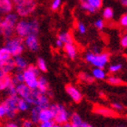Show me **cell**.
I'll use <instances>...</instances> for the list:
<instances>
[{
  "label": "cell",
  "mask_w": 127,
  "mask_h": 127,
  "mask_svg": "<svg viewBox=\"0 0 127 127\" xmlns=\"http://www.w3.org/2000/svg\"><path fill=\"white\" fill-rule=\"evenodd\" d=\"M18 21L17 14L10 13L5 14L4 18L0 21V35H3L5 38H9L15 34V27L16 22Z\"/></svg>",
  "instance_id": "obj_1"
},
{
  "label": "cell",
  "mask_w": 127,
  "mask_h": 127,
  "mask_svg": "<svg viewBox=\"0 0 127 127\" xmlns=\"http://www.w3.org/2000/svg\"><path fill=\"white\" fill-rule=\"evenodd\" d=\"M85 60L88 64L94 67H99V68H104L108 64L110 61V55L106 52H101V53L95 54L92 51L87 52L85 56Z\"/></svg>",
  "instance_id": "obj_2"
},
{
  "label": "cell",
  "mask_w": 127,
  "mask_h": 127,
  "mask_svg": "<svg viewBox=\"0 0 127 127\" xmlns=\"http://www.w3.org/2000/svg\"><path fill=\"white\" fill-rule=\"evenodd\" d=\"M23 76H24V84L28 86L32 90H35L37 87V81L40 75L39 69L36 65L34 64H28L27 68L22 71Z\"/></svg>",
  "instance_id": "obj_3"
},
{
  "label": "cell",
  "mask_w": 127,
  "mask_h": 127,
  "mask_svg": "<svg viewBox=\"0 0 127 127\" xmlns=\"http://www.w3.org/2000/svg\"><path fill=\"white\" fill-rule=\"evenodd\" d=\"M49 107L53 112L54 123L63 125V124L69 122L71 114L69 113V111L64 104H62V103H53V104H50Z\"/></svg>",
  "instance_id": "obj_4"
},
{
  "label": "cell",
  "mask_w": 127,
  "mask_h": 127,
  "mask_svg": "<svg viewBox=\"0 0 127 127\" xmlns=\"http://www.w3.org/2000/svg\"><path fill=\"white\" fill-rule=\"evenodd\" d=\"M5 46L10 52L11 56L15 57L17 56H21L25 50L24 38L19 36H11L6 39Z\"/></svg>",
  "instance_id": "obj_5"
},
{
  "label": "cell",
  "mask_w": 127,
  "mask_h": 127,
  "mask_svg": "<svg viewBox=\"0 0 127 127\" xmlns=\"http://www.w3.org/2000/svg\"><path fill=\"white\" fill-rule=\"evenodd\" d=\"M16 10L17 16L27 17L33 14L37 6L35 0H22L21 2L16 4Z\"/></svg>",
  "instance_id": "obj_6"
},
{
  "label": "cell",
  "mask_w": 127,
  "mask_h": 127,
  "mask_svg": "<svg viewBox=\"0 0 127 127\" xmlns=\"http://www.w3.org/2000/svg\"><path fill=\"white\" fill-rule=\"evenodd\" d=\"M18 98L19 97L17 95H8L7 97L3 101V103L6 108V116H5L6 119L13 120L16 116V113H17L16 103H17Z\"/></svg>",
  "instance_id": "obj_7"
},
{
  "label": "cell",
  "mask_w": 127,
  "mask_h": 127,
  "mask_svg": "<svg viewBox=\"0 0 127 127\" xmlns=\"http://www.w3.org/2000/svg\"><path fill=\"white\" fill-rule=\"evenodd\" d=\"M15 33L16 35L22 38H25L27 34H31V22L30 20L22 19L16 22L15 27Z\"/></svg>",
  "instance_id": "obj_8"
},
{
  "label": "cell",
  "mask_w": 127,
  "mask_h": 127,
  "mask_svg": "<svg viewBox=\"0 0 127 127\" xmlns=\"http://www.w3.org/2000/svg\"><path fill=\"white\" fill-rule=\"evenodd\" d=\"M81 7L90 14L95 13L103 5V0H80Z\"/></svg>",
  "instance_id": "obj_9"
},
{
  "label": "cell",
  "mask_w": 127,
  "mask_h": 127,
  "mask_svg": "<svg viewBox=\"0 0 127 127\" xmlns=\"http://www.w3.org/2000/svg\"><path fill=\"white\" fill-rule=\"evenodd\" d=\"M24 45L32 52H36L40 47L39 40L36 34H29L25 37Z\"/></svg>",
  "instance_id": "obj_10"
},
{
  "label": "cell",
  "mask_w": 127,
  "mask_h": 127,
  "mask_svg": "<svg viewBox=\"0 0 127 127\" xmlns=\"http://www.w3.org/2000/svg\"><path fill=\"white\" fill-rule=\"evenodd\" d=\"M65 92L74 103H78L82 102L84 96H83L82 92L76 86H74L73 85H67L65 86Z\"/></svg>",
  "instance_id": "obj_11"
},
{
  "label": "cell",
  "mask_w": 127,
  "mask_h": 127,
  "mask_svg": "<svg viewBox=\"0 0 127 127\" xmlns=\"http://www.w3.org/2000/svg\"><path fill=\"white\" fill-rule=\"evenodd\" d=\"M16 95L19 98H23L26 101L28 100V98L30 97L32 93V89H30L26 84L22 83V84H18L16 85Z\"/></svg>",
  "instance_id": "obj_12"
},
{
  "label": "cell",
  "mask_w": 127,
  "mask_h": 127,
  "mask_svg": "<svg viewBox=\"0 0 127 127\" xmlns=\"http://www.w3.org/2000/svg\"><path fill=\"white\" fill-rule=\"evenodd\" d=\"M64 50L65 52V54L67 55L70 59H75L78 54V50H77L76 45H74V43H67L64 44L63 46Z\"/></svg>",
  "instance_id": "obj_13"
},
{
  "label": "cell",
  "mask_w": 127,
  "mask_h": 127,
  "mask_svg": "<svg viewBox=\"0 0 127 127\" xmlns=\"http://www.w3.org/2000/svg\"><path fill=\"white\" fill-rule=\"evenodd\" d=\"M69 123L71 124L72 127H85V125L87 124V123L83 120L81 115L79 114H77V113H73L70 115Z\"/></svg>",
  "instance_id": "obj_14"
},
{
  "label": "cell",
  "mask_w": 127,
  "mask_h": 127,
  "mask_svg": "<svg viewBox=\"0 0 127 127\" xmlns=\"http://www.w3.org/2000/svg\"><path fill=\"white\" fill-rule=\"evenodd\" d=\"M50 100H49V97H48L47 94H39L38 97H37L36 103H35V105L39 107L40 109H44V108H47L50 106Z\"/></svg>",
  "instance_id": "obj_15"
},
{
  "label": "cell",
  "mask_w": 127,
  "mask_h": 127,
  "mask_svg": "<svg viewBox=\"0 0 127 127\" xmlns=\"http://www.w3.org/2000/svg\"><path fill=\"white\" fill-rule=\"evenodd\" d=\"M36 90L41 94H47L49 91V83L45 76L39 75L38 81H37Z\"/></svg>",
  "instance_id": "obj_16"
},
{
  "label": "cell",
  "mask_w": 127,
  "mask_h": 127,
  "mask_svg": "<svg viewBox=\"0 0 127 127\" xmlns=\"http://www.w3.org/2000/svg\"><path fill=\"white\" fill-rule=\"evenodd\" d=\"M12 85H13V80L10 74H5L0 77V92L6 91Z\"/></svg>",
  "instance_id": "obj_17"
},
{
  "label": "cell",
  "mask_w": 127,
  "mask_h": 127,
  "mask_svg": "<svg viewBox=\"0 0 127 127\" xmlns=\"http://www.w3.org/2000/svg\"><path fill=\"white\" fill-rule=\"evenodd\" d=\"M54 114L50 107L44 109H40L39 111V123L47 122V121H53Z\"/></svg>",
  "instance_id": "obj_18"
},
{
  "label": "cell",
  "mask_w": 127,
  "mask_h": 127,
  "mask_svg": "<svg viewBox=\"0 0 127 127\" xmlns=\"http://www.w3.org/2000/svg\"><path fill=\"white\" fill-rule=\"evenodd\" d=\"M95 112L96 114L104 117H114L116 115L115 112L113 109L105 107V106H96L95 108Z\"/></svg>",
  "instance_id": "obj_19"
},
{
  "label": "cell",
  "mask_w": 127,
  "mask_h": 127,
  "mask_svg": "<svg viewBox=\"0 0 127 127\" xmlns=\"http://www.w3.org/2000/svg\"><path fill=\"white\" fill-rule=\"evenodd\" d=\"M14 9V3L12 0H0V14H8Z\"/></svg>",
  "instance_id": "obj_20"
},
{
  "label": "cell",
  "mask_w": 127,
  "mask_h": 127,
  "mask_svg": "<svg viewBox=\"0 0 127 127\" xmlns=\"http://www.w3.org/2000/svg\"><path fill=\"white\" fill-rule=\"evenodd\" d=\"M14 58V63H15V66L17 69V71H23L28 66V63H27V59L24 58L21 56H17L13 57Z\"/></svg>",
  "instance_id": "obj_21"
},
{
  "label": "cell",
  "mask_w": 127,
  "mask_h": 127,
  "mask_svg": "<svg viewBox=\"0 0 127 127\" xmlns=\"http://www.w3.org/2000/svg\"><path fill=\"white\" fill-rule=\"evenodd\" d=\"M92 75L95 78V80H105L107 77V73L105 72L104 68H99V67H95L92 70Z\"/></svg>",
  "instance_id": "obj_22"
},
{
  "label": "cell",
  "mask_w": 127,
  "mask_h": 127,
  "mask_svg": "<svg viewBox=\"0 0 127 127\" xmlns=\"http://www.w3.org/2000/svg\"><path fill=\"white\" fill-rule=\"evenodd\" d=\"M1 68H2L4 74H10L11 72H13L14 70L16 69L13 57H11L10 59H8L7 61L4 62V63L2 64V65H1Z\"/></svg>",
  "instance_id": "obj_23"
},
{
  "label": "cell",
  "mask_w": 127,
  "mask_h": 127,
  "mask_svg": "<svg viewBox=\"0 0 127 127\" xmlns=\"http://www.w3.org/2000/svg\"><path fill=\"white\" fill-rule=\"evenodd\" d=\"M16 108H17L18 112L25 113V112H27L30 109V104L28 103L27 101H26L23 98H18L17 103H16Z\"/></svg>",
  "instance_id": "obj_24"
},
{
  "label": "cell",
  "mask_w": 127,
  "mask_h": 127,
  "mask_svg": "<svg viewBox=\"0 0 127 127\" xmlns=\"http://www.w3.org/2000/svg\"><path fill=\"white\" fill-rule=\"evenodd\" d=\"M58 39H60L62 42L64 44H67V43H73L74 42V38H73V35L70 32H62L58 34L57 36Z\"/></svg>",
  "instance_id": "obj_25"
},
{
  "label": "cell",
  "mask_w": 127,
  "mask_h": 127,
  "mask_svg": "<svg viewBox=\"0 0 127 127\" xmlns=\"http://www.w3.org/2000/svg\"><path fill=\"white\" fill-rule=\"evenodd\" d=\"M78 77L81 82L85 83V84H93L95 82V78L93 77V75L88 73H85V72L80 73Z\"/></svg>",
  "instance_id": "obj_26"
},
{
  "label": "cell",
  "mask_w": 127,
  "mask_h": 127,
  "mask_svg": "<svg viewBox=\"0 0 127 127\" xmlns=\"http://www.w3.org/2000/svg\"><path fill=\"white\" fill-rule=\"evenodd\" d=\"M39 111L40 108L37 106H34L30 111V120L34 124H38L39 123Z\"/></svg>",
  "instance_id": "obj_27"
},
{
  "label": "cell",
  "mask_w": 127,
  "mask_h": 127,
  "mask_svg": "<svg viewBox=\"0 0 127 127\" xmlns=\"http://www.w3.org/2000/svg\"><path fill=\"white\" fill-rule=\"evenodd\" d=\"M106 80H107V83H108L109 85H121L124 84V81H123L120 77L116 76V75H114V74H111V75H109V76L106 77Z\"/></svg>",
  "instance_id": "obj_28"
},
{
  "label": "cell",
  "mask_w": 127,
  "mask_h": 127,
  "mask_svg": "<svg viewBox=\"0 0 127 127\" xmlns=\"http://www.w3.org/2000/svg\"><path fill=\"white\" fill-rule=\"evenodd\" d=\"M11 57L13 56H11L10 52L8 51V49L5 46L0 48V62L1 63H4V62L7 61L8 59H10Z\"/></svg>",
  "instance_id": "obj_29"
},
{
  "label": "cell",
  "mask_w": 127,
  "mask_h": 127,
  "mask_svg": "<svg viewBox=\"0 0 127 127\" xmlns=\"http://www.w3.org/2000/svg\"><path fill=\"white\" fill-rule=\"evenodd\" d=\"M102 16H103V18L104 20H112L114 16V9L112 7H110V6H107V7H105L103 10Z\"/></svg>",
  "instance_id": "obj_30"
},
{
  "label": "cell",
  "mask_w": 127,
  "mask_h": 127,
  "mask_svg": "<svg viewBox=\"0 0 127 127\" xmlns=\"http://www.w3.org/2000/svg\"><path fill=\"white\" fill-rule=\"evenodd\" d=\"M122 69H123V64H121V63L112 64H110V65L108 66V72L112 74L119 73Z\"/></svg>",
  "instance_id": "obj_31"
},
{
  "label": "cell",
  "mask_w": 127,
  "mask_h": 127,
  "mask_svg": "<svg viewBox=\"0 0 127 127\" xmlns=\"http://www.w3.org/2000/svg\"><path fill=\"white\" fill-rule=\"evenodd\" d=\"M36 67L39 69L40 72H43V73H45L47 71V64L45 59L42 57H38L36 60Z\"/></svg>",
  "instance_id": "obj_32"
},
{
  "label": "cell",
  "mask_w": 127,
  "mask_h": 127,
  "mask_svg": "<svg viewBox=\"0 0 127 127\" xmlns=\"http://www.w3.org/2000/svg\"><path fill=\"white\" fill-rule=\"evenodd\" d=\"M12 80H13V84L16 85L24 83V76H23L22 71H18L14 74V76H12Z\"/></svg>",
  "instance_id": "obj_33"
},
{
  "label": "cell",
  "mask_w": 127,
  "mask_h": 127,
  "mask_svg": "<svg viewBox=\"0 0 127 127\" xmlns=\"http://www.w3.org/2000/svg\"><path fill=\"white\" fill-rule=\"evenodd\" d=\"M95 27L96 29L98 30H103V28H104V27H105V22H104V20L102 18H98L95 20Z\"/></svg>",
  "instance_id": "obj_34"
},
{
  "label": "cell",
  "mask_w": 127,
  "mask_h": 127,
  "mask_svg": "<svg viewBox=\"0 0 127 127\" xmlns=\"http://www.w3.org/2000/svg\"><path fill=\"white\" fill-rule=\"evenodd\" d=\"M77 31L79 32V34H85L87 32V27L85 24H84L83 22H78L77 23Z\"/></svg>",
  "instance_id": "obj_35"
},
{
  "label": "cell",
  "mask_w": 127,
  "mask_h": 127,
  "mask_svg": "<svg viewBox=\"0 0 127 127\" xmlns=\"http://www.w3.org/2000/svg\"><path fill=\"white\" fill-rule=\"evenodd\" d=\"M62 5V0H53L51 4V10L56 11L58 10Z\"/></svg>",
  "instance_id": "obj_36"
},
{
  "label": "cell",
  "mask_w": 127,
  "mask_h": 127,
  "mask_svg": "<svg viewBox=\"0 0 127 127\" xmlns=\"http://www.w3.org/2000/svg\"><path fill=\"white\" fill-rule=\"evenodd\" d=\"M111 108L114 110V111H122V110H124V105H123L121 103H118V102H114V103H112L111 104Z\"/></svg>",
  "instance_id": "obj_37"
},
{
  "label": "cell",
  "mask_w": 127,
  "mask_h": 127,
  "mask_svg": "<svg viewBox=\"0 0 127 127\" xmlns=\"http://www.w3.org/2000/svg\"><path fill=\"white\" fill-rule=\"evenodd\" d=\"M6 116V108H5L4 103H0V120L4 119Z\"/></svg>",
  "instance_id": "obj_38"
},
{
  "label": "cell",
  "mask_w": 127,
  "mask_h": 127,
  "mask_svg": "<svg viewBox=\"0 0 127 127\" xmlns=\"http://www.w3.org/2000/svg\"><path fill=\"white\" fill-rule=\"evenodd\" d=\"M120 45L123 48H127V33L122 35L120 39Z\"/></svg>",
  "instance_id": "obj_39"
},
{
  "label": "cell",
  "mask_w": 127,
  "mask_h": 127,
  "mask_svg": "<svg viewBox=\"0 0 127 127\" xmlns=\"http://www.w3.org/2000/svg\"><path fill=\"white\" fill-rule=\"evenodd\" d=\"M6 92H7V95H16V85H12L9 86V88H8L7 90H6Z\"/></svg>",
  "instance_id": "obj_40"
},
{
  "label": "cell",
  "mask_w": 127,
  "mask_h": 127,
  "mask_svg": "<svg viewBox=\"0 0 127 127\" xmlns=\"http://www.w3.org/2000/svg\"><path fill=\"white\" fill-rule=\"evenodd\" d=\"M119 24H120V26H122V27H127V13L122 16V17L120 18Z\"/></svg>",
  "instance_id": "obj_41"
},
{
  "label": "cell",
  "mask_w": 127,
  "mask_h": 127,
  "mask_svg": "<svg viewBox=\"0 0 127 127\" xmlns=\"http://www.w3.org/2000/svg\"><path fill=\"white\" fill-rule=\"evenodd\" d=\"M34 123L32 122L30 119H26L22 123V127H33Z\"/></svg>",
  "instance_id": "obj_42"
},
{
  "label": "cell",
  "mask_w": 127,
  "mask_h": 127,
  "mask_svg": "<svg viewBox=\"0 0 127 127\" xmlns=\"http://www.w3.org/2000/svg\"><path fill=\"white\" fill-rule=\"evenodd\" d=\"M54 125V121H47V122H41L39 127H52Z\"/></svg>",
  "instance_id": "obj_43"
},
{
  "label": "cell",
  "mask_w": 127,
  "mask_h": 127,
  "mask_svg": "<svg viewBox=\"0 0 127 127\" xmlns=\"http://www.w3.org/2000/svg\"><path fill=\"white\" fill-rule=\"evenodd\" d=\"M3 127H19V125H18V124H16V123H15V122H8Z\"/></svg>",
  "instance_id": "obj_44"
},
{
  "label": "cell",
  "mask_w": 127,
  "mask_h": 127,
  "mask_svg": "<svg viewBox=\"0 0 127 127\" xmlns=\"http://www.w3.org/2000/svg\"><path fill=\"white\" fill-rule=\"evenodd\" d=\"M56 47H58V48H62L64 46V43L62 42L61 40L58 39V38H56Z\"/></svg>",
  "instance_id": "obj_45"
},
{
  "label": "cell",
  "mask_w": 127,
  "mask_h": 127,
  "mask_svg": "<svg viewBox=\"0 0 127 127\" xmlns=\"http://www.w3.org/2000/svg\"><path fill=\"white\" fill-rule=\"evenodd\" d=\"M92 52H93V53H95V54H98V53H101L102 50H101V48L97 47V46H94V47L92 48Z\"/></svg>",
  "instance_id": "obj_46"
},
{
  "label": "cell",
  "mask_w": 127,
  "mask_h": 127,
  "mask_svg": "<svg viewBox=\"0 0 127 127\" xmlns=\"http://www.w3.org/2000/svg\"><path fill=\"white\" fill-rule=\"evenodd\" d=\"M62 127H72V126H71V124L69 122H67V123H65V124H63Z\"/></svg>",
  "instance_id": "obj_47"
},
{
  "label": "cell",
  "mask_w": 127,
  "mask_h": 127,
  "mask_svg": "<svg viewBox=\"0 0 127 127\" xmlns=\"http://www.w3.org/2000/svg\"><path fill=\"white\" fill-rule=\"evenodd\" d=\"M120 2H121V4H122L123 5L127 6V0H120Z\"/></svg>",
  "instance_id": "obj_48"
},
{
  "label": "cell",
  "mask_w": 127,
  "mask_h": 127,
  "mask_svg": "<svg viewBox=\"0 0 127 127\" xmlns=\"http://www.w3.org/2000/svg\"><path fill=\"white\" fill-rule=\"evenodd\" d=\"M52 127H62V125H59V124H56V123H54V125Z\"/></svg>",
  "instance_id": "obj_49"
},
{
  "label": "cell",
  "mask_w": 127,
  "mask_h": 127,
  "mask_svg": "<svg viewBox=\"0 0 127 127\" xmlns=\"http://www.w3.org/2000/svg\"><path fill=\"white\" fill-rule=\"evenodd\" d=\"M13 1V3H14V5H16V4H17V3H19V2H21L22 0H12Z\"/></svg>",
  "instance_id": "obj_50"
},
{
  "label": "cell",
  "mask_w": 127,
  "mask_h": 127,
  "mask_svg": "<svg viewBox=\"0 0 127 127\" xmlns=\"http://www.w3.org/2000/svg\"><path fill=\"white\" fill-rule=\"evenodd\" d=\"M85 127H94V126H93V125H89V124H88V123H87V124H86V125H85Z\"/></svg>",
  "instance_id": "obj_51"
},
{
  "label": "cell",
  "mask_w": 127,
  "mask_h": 127,
  "mask_svg": "<svg viewBox=\"0 0 127 127\" xmlns=\"http://www.w3.org/2000/svg\"><path fill=\"white\" fill-rule=\"evenodd\" d=\"M116 127H127V126H125V125H118V126Z\"/></svg>",
  "instance_id": "obj_52"
},
{
  "label": "cell",
  "mask_w": 127,
  "mask_h": 127,
  "mask_svg": "<svg viewBox=\"0 0 127 127\" xmlns=\"http://www.w3.org/2000/svg\"><path fill=\"white\" fill-rule=\"evenodd\" d=\"M125 31H126V33H127V27H125Z\"/></svg>",
  "instance_id": "obj_53"
},
{
  "label": "cell",
  "mask_w": 127,
  "mask_h": 127,
  "mask_svg": "<svg viewBox=\"0 0 127 127\" xmlns=\"http://www.w3.org/2000/svg\"><path fill=\"white\" fill-rule=\"evenodd\" d=\"M1 19H2V17H1V14H0V21H1Z\"/></svg>",
  "instance_id": "obj_54"
},
{
  "label": "cell",
  "mask_w": 127,
  "mask_h": 127,
  "mask_svg": "<svg viewBox=\"0 0 127 127\" xmlns=\"http://www.w3.org/2000/svg\"><path fill=\"white\" fill-rule=\"evenodd\" d=\"M0 127H1V121H0Z\"/></svg>",
  "instance_id": "obj_55"
},
{
  "label": "cell",
  "mask_w": 127,
  "mask_h": 127,
  "mask_svg": "<svg viewBox=\"0 0 127 127\" xmlns=\"http://www.w3.org/2000/svg\"><path fill=\"white\" fill-rule=\"evenodd\" d=\"M126 7H127V6H126Z\"/></svg>",
  "instance_id": "obj_56"
}]
</instances>
